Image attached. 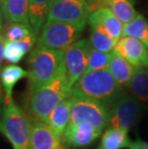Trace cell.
<instances>
[{"mask_svg":"<svg viewBox=\"0 0 148 149\" xmlns=\"http://www.w3.org/2000/svg\"><path fill=\"white\" fill-rule=\"evenodd\" d=\"M71 88L63 63L62 69L53 80L29 93L27 108L30 115L34 119L44 122L60 103L70 97Z\"/></svg>","mask_w":148,"mask_h":149,"instance_id":"6da1fadb","label":"cell"},{"mask_svg":"<svg viewBox=\"0 0 148 149\" xmlns=\"http://www.w3.org/2000/svg\"><path fill=\"white\" fill-rule=\"evenodd\" d=\"M123 93V88L107 69L86 72L71 88V96L96 100L111 108Z\"/></svg>","mask_w":148,"mask_h":149,"instance_id":"7a4b0ae2","label":"cell"},{"mask_svg":"<svg viewBox=\"0 0 148 149\" xmlns=\"http://www.w3.org/2000/svg\"><path fill=\"white\" fill-rule=\"evenodd\" d=\"M65 51L35 47L28 60L29 93L53 80L63 68Z\"/></svg>","mask_w":148,"mask_h":149,"instance_id":"3957f363","label":"cell"},{"mask_svg":"<svg viewBox=\"0 0 148 149\" xmlns=\"http://www.w3.org/2000/svg\"><path fill=\"white\" fill-rule=\"evenodd\" d=\"M86 25L46 21L37 40V47L65 51L77 42Z\"/></svg>","mask_w":148,"mask_h":149,"instance_id":"277c9868","label":"cell"},{"mask_svg":"<svg viewBox=\"0 0 148 149\" xmlns=\"http://www.w3.org/2000/svg\"><path fill=\"white\" fill-rule=\"evenodd\" d=\"M5 136L14 149H32L31 120L14 101L5 104L2 112Z\"/></svg>","mask_w":148,"mask_h":149,"instance_id":"5b68a950","label":"cell"},{"mask_svg":"<svg viewBox=\"0 0 148 149\" xmlns=\"http://www.w3.org/2000/svg\"><path fill=\"white\" fill-rule=\"evenodd\" d=\"M72 97L70 125H86L102 133L108 126L110 108L96 100L85 97Z\"/></svg>","mask_w":148,"mask_h":149,"instance_id":"8992f818","label":"cell"},{"mask_svg":"<svg viewBox=\"0 0 148 149\" xmlns=\"http://www.w3.org/2000/svg\"><path fill=\"white\" fill-rule=\"evenodd\" d=\"M91 11L83 0H54L47 21L87 25Z\"/></svg>","mask_w":148,"mask_h":149,"instance_id":"52a82bcc","label":"cell"},{"mask_svg":"<svg viewBox=\"0 0 148 149\" xmlns=\"http://www.w3.org/2000/svg\"><path fill=\"white\" fill-rule=\"evenodd\" d=\"M140 107L135 97L122 93L110 108L109 128L129 131L138 119Z\"/></svg>","mask_w":148,"mask_h":149,"instance_id":"ba28073f","label":"cell"},{"mask_svg":"<svg viewBox=\"0 0 148 149\" xmlns=\"http://www.w3.org/2000/svg\"><path fill=\"white\" fill-rule=\"evenodd\" d=\"M90 49L89 40L83 39L65 51L64 68L71 88L86 72Z\"/></svg>","mask_w":148,"mask_h":149,"instance_id":"9c48e42d","label":"cell"},{"mask_svg":"<svg viewBox=\"0 0 148 149\" xmlns=\"http://www.w3.org/2000/svg\"><path fill=\"white\" fill-rule=\"evenodd\" d=\"M114 51L136 68H148V50L134 38L122 36L115 43Z\"/></svg>","mask_w":148,"mask_h":149,"instance_id":"30bf717a","label":"cell"},{"mask_svg":"<svg viewBox=\"0 0 148 149\" xmlns=\"http://www.w3.org/2000/svg\"><path fill=\"white\" fill-rule=\"evenodd\" d=\"M31 144L32 149H67L63 138L48 125L40 120L31 122Z\"/></svg>","mask_w":148,"mask_h":149,"instance_id":"8fae6325","label":"cell"},{"mask_svg":"<svg viewBox=\"0 0 148 149\" xmlns=\"http://www.w3.org/2000/svg\"><path fill=\"white\" fill-rule=\"evenodd\" d=\"M88 23L90 26L102 28L116 42L123 35L124 24L115 17L114 13L108 7L99 8L91 13Z\"/></svg>","mask_w":148,"mask_h":149,"instance_id":"7c38bea8","label":"cell"},{"mask_svg":"<svg viewBox=\"0 0 148 149\" xmlns=\"http://www.w3.org/2000/svg\"><path fill=\"white\" fill-rule=\"evenodd\" d=\"M99 131L86 125L67 126L63 135V141L67 147L80 148L91 144L100 136Z\"/></svg>","mask_w":148,"mask_h":149,"instance_id":"4fadbf2b","label":"cell"},{"mask_svg":"<svg viewBox=\"0 0 148 149\" xmlns=\"http://www.w3.org/2000/svg\"><path fill=\"white\" fill-rule=\"evenodd\" d=\"M72 105V97L67 98L60 103L52 111L51 113L45 119L44 123L49 126L56 134L63 138V135L70 122V110Z\"/></svg>","mask_w":148,"mask_h":149,"instance_id":"5bb4252c","label":"cell"},{"mask_svg":"<svg viewBox=\"0 0 148 149\" xmlns=\"http://www.w3.org/2000/svg\"><path fill=\"white\" fill-rule=\"evenodd\" d=\"M29 1V25L33 33L40 36L46 23L49 10L54 0H28Z\"/></svg>","mask_w":148,"mask_h":149,"instance_id":"9a60e30c","label":"cell"},{"mask_svg":"<svg viewBox=\"0 0 148 149\" xmlns=\"http://www.w3.org/2000/svg\"><path fill=\"white\" fill-rule=\"evenodd\" d=\"M2 13L4 20L7 23L29 25L28 0H6L2 5Z\"/></svg>","mask_w":148,"mask_h":149,"instance_id":"2e32d148","label":"cell"},{"mask_svg":"<svg viewBox=\"0 0 148 149\" xmlns=\"http://www.w3.org/2000/svg\"><path fill=\"white\" fill-rule=\"evenodd\" d=\"M28 72L21 66L17 65H6L0 73V82L5 94V104L12 102L13 91L18 81L24 77H27Z\"/></svg>","mask_w":148,"mask_h":149,"instance_id":"e0dca14e","label":"cell"},{"mask_svg":"<svg viewBox=\"0 0 148 149\" xmlns=\"http://www.w3.org/2000/svg\"><path fill=\"white\" fill-rule=\"evenodd\" d=\"M136 68L130 65L125 59L119 56L115 51L112 52V57L110 60L108 70L113 75L115 80L121 86L127 87L130 83Z\"/></svg>","mask_w":148,"mask_h":149,"instance_id":"ac0fdd59","label":"cell"},{"mask_svg":"<svg viewBox=\"0 0 148 149\" xmlns=\"http://www.w3.org/2000/svg\"><path fill=\"white\" fill-rule=\"evenodd\" d=\"M103 6L108 7L124 25L134 20L138 15L130 0H103Z\"/></svg>","mask_w":148,"mask_h":149,"instance_id":"d6986e66","label":"cell"},{"mask_svg":"<svg viewBox=\"0 0 148 149\" xmlns=\"http://www.w3.org/2000/svg\"><path fill=\"white\" fill-rule=\"evenodd\" d=\"M130 139L128 132L120 129L108 128L102 136L98 149H122L129 146Z\"/></svg>","mask_w":148,"mask_h":149,"instance_id":"ffe728a7","label":"cell"},{"mask_svg":"<svg viewBox=\"0 0 148 149\" xmlns=\"http://www.w3.org/2000/svg\"><path fill=\"white\" fill-rule=\"evenodd\" d=\"M135 98L148 101V70L147 68H136L130 83L127 86Z\"/></svg>","mask_w":148,"mask_h":149,"instance_id":"44dd1931","label":"cell"},{"mask_svg":"<svg viewBox=\"0 0 148 149\" xmlns=\"http://www.w3.org/2000/svg\"><path fill=\"white\" fill-rule=\"evenodd\" d=\"M122 36L131 37L140 40L148 50V21L142 15L138 14L134 20L124 25Z\"/></svg>","mask_w":148,"mask_h":149,"instance_id":"7402d4cb","label":"cell"},{"mask_svg":"<svg viewBox=\"0 0 148 149\" xmlns=\"http://www.w3.org/2000/svg\"><path fill=\"white\" fill-rule=\"evenodd\" d=\"M89 42L92 49L105 53H111L114 51L116 43V40L113 39L106 31L97 26H90Z\"/></svg>","mask_w":148,"mask_h":149,"instance_id":"603a6c76","label":"cell"},{"mask_svg":"<svg viewBox=\"0 0 148 149\" xmlns=\"http://www.w3.org/2000/svg\"><path fill=\"white\" fill-rule=\"evenodd\" d=\"M32 33L33 31L29 25L20 23H8L2 30L5 42H20Z\"/></svg>","mask_w":148,"mask_h":149,"instance_id":"cb8c5ba5","label":"cell"},{"mask_svg":"<svg viewBox=\"0 0 148 149\" xmlns=\"http://www.w3.org/2000/svg\"><path fill=\"white\" fill-rule=\"evenodd\" d=\"M111 57H112V52L111 53L100 52L91 48L89 55V61H88L86 72L98 71V70H103V69H107L109 66Z\"/></svg>","mask_w":148,"mask_h":149,"instance_id":"d4e9b609","label":"cell"},{"mask_svg":"<svg viewBox=\"0 0 148 149\" xmlns=\"http://www.w3.org/2000/svg\"><path fill=\"white\" fill-rule=\"evenodd\" d=\"M25 51L21 47L19 42H5L4 59L13 65L17 64L25 56Z\"/></svg>","mask_w":148,"mask_h":149,"instance_id":"484cf974","label":"cell"},{"mask_svg":"<svg viewBox=\"0 0 148 149\" xmlns=\"http://www.w3.org/2000/svg\"><path fill=\"white\" fill-rule=\"evenodd\" d=\"M4 27V26H3ZM3 27H0V68H1V64H2V60L4 58V43H5V40L3 39V36H2V30H3ZM1 73V71H0ZM1 82H0V96L3 97V91H2V88H1Z\"/></svg>","mask_w":148,"mask_h":149,"instance_id":"4316f807","label":"cell"},{"mask_svg":"<svg viewBox=\"0 0 148 149\" xmlns=\"http://www.w3.org/2000/svg\"><path fill=\"white\" fill-rule=\"evenodd\" d=\"M129 149H148V142L138 139L136 141H131L128 146Z\"/></svg>","mask_w":148,"mask_h":149,"instance_id":"83f0119b","label":"cell"},{"mask_svg":"<svg viewBox=\"0 0 148 149\" xmlns=\"http://www.w3.org/2000/svg\"><path fill=\"white\" fill-rule=\"evenodd\" d=\"M5 107V98L0 96V111L3 112V109Z\"/></svg>","mask_w":148,"mask_h":149,"instance_id":"f1b7e54d","label":"cell"},{"mask_svg":"<svg viewBox=\"0 0 148 149\" xmlns=\"http://www.w3.org/2000/svg\"><path fill=\"white\" fill-rule=\"evenodd\" d=\"M3 21H4V17H3L2 7L0 6V27H3V26H4V24H3Z\"/></svg>","mask_w":148,"mask_h":149,"instance_id":"f546056e","label":"cell"},{"mask_svg":"<svg viewBox=\"0 0 148 149\" xmlns=\"http://www.w3.org/2000/svg\"><path fill=\"white\" fill-rule=\"evenodd\" d=\"M0 133H2L3 135H5V132H4V127H3V123H2V120L0 118Z\"/></svg>","mask_w":148,"mask_h":149,"instance_id":"4dcf8cb0","label":"cell"},{"mask_svg":"<svg viewBox=\"0 0 148 149\" xmlns=\"http://www.w3.org/2000/svg\"><path fill=\"white\" fill-rule=\"evenodd\" d=\"M6 1V0H0V6L2 7V5L4 4V2Z\"/></svg>","mask_w":148,"mask_h":149,"instance_id":"1f68e13d","label":"cell"},{"mask_svg":"<svg viewBox=\"0 0 148 149\" xmlns=\"http://www.w3.org/2000/svg\"><path fill=\"white\" fill-rule=\"evenodd\" d=\"M83 1H85V2H88V1H89V0H83Z\"/></svg>","mask_w":148,"mask_h":149,"instance_id":"d6a6232c","label":"cell"},{"mask_svg":"<svg viewBox=\"0 0 148 149\" xmlns=\"http://www.w3.org/2000/svg\"><path fill=\"white\" fill-rule=\"evenodd\" d=\"M147 70H148V68H147Z\"/></svg>","mask_w":148,"mask_h":149,"instance_id":"836d02e7","label":"cell"},{"mask_svg":"<svg viewBox=\"0 0 148 149\" xmlns=\"http://www.w3.org/2000/svg\"><path fill=\"white\" fill-rule=\"evenodd\" d=\"M130 1H132V0H130Z\"/></svg>","mask_w":148,"mask_h":149,"instance_id":"e575fe53","label":"cell"}]
</instances>
